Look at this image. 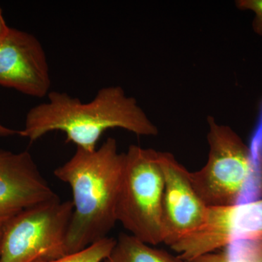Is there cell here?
<instances>
[{"label":"cell","mask_w":262,"mask_h":262,"mask_svg":"<svg viewBox=\"0 0 262 262\" xmlns=\"http://www.w3.org/2000/svg\"><path fill=\"white\" fill-rule=\"evenodd\" d=\"M48 101L31 108L19 136L34 142L48 133L61 131L67 141L78 149L92 151L108 129L121 128L137 136H156L159 130L120 86L98 91L94 99L84 103L67 93L51 91Z\"/></svg>","instance_id":"6da1fadb"},{"label":"cell","mask_w":262,"mask_h":262,"mask_svg":"<svg viewBox=\"0 0 262 262\" xmlns=\"http://www.w3.org/2000/svg\"><path fill=\"white\" fill-rule=\"evenodd\" d=\"M125 152L108 138L92 151L77 148L68 161L54 170L70 186L73 213L67 236V253L82 251L108 237L117 222V210Z\"/></svg>","instance_id":"7a4b0ae2"},{"label":"cell","mask_w":262,"mask_h":262,"mask_svg":"<svg viewBox=\"0 0 262 262\" xmlns=\"http://www.w3.org/2000/svg\"><path fill=\"white\" fill-rule=\"evenodd\" d=\"M208 159L190 172L196 192L208 208L245 203L250 192L262 193V158L228 125L208 117Z\"/></svg>","instance_id":"3957f363"},{"label":"cell","mask_w":262,"mask_h":262,"mask_svg":"<svg viewBox=\"0 0 262 262\" xmlns=\"http://www.w3.org/2000/svg\"><path fill=\"white\" fill-rule=\"evenodd\" d=\"M163 190L158 151L129 146L125 152L117 222L130 234L151 246L163 244Z\"/></svg>","instance_id":"277c9868"},{"label":"cell","mask_w":262,"mask_h":262,"mask_svg":"<svg viewBox=\"0 0 262 262\" xmlns=\"http://www.w3.org/2000/svg\"><path fill=\"white\" fill-rule=\"evenodd\" d=\"M72 201L59 196L24 210L3 225L0 262H35L68 255Z\"/></svg>","instance_id":"5b68a950"},{"label":"cell","mask_w":262,"mask_h":262,"mask_svg":"<svg viewBox=\"0 0 262 262\" xmlns=\"http://www.w3.org/2000/svg\"><path fill=\"white\" fill-rule=\"evenodd\" d=\"M244 239H262V198L208 208L201 227L170 248L185 261Z\"/></svg>","instance_id":"8992f818"},{"label":"cell","mask_w":262,"mask_h":262,"mask_svg":"<svg viewBox=\"0 0 262 262\" xmlns=\"http://www.w3.org/2000/svg\"><path fill=\"white\" fill-rule=\"evenodd\" d=\"M164 177L163 244L170 247L200 228L208 207L193 187L190 172L168 151H158Z\"/></svg>","instance_id":"52a82bcc"},{"label":"cell","mask_w":262,"mask_h":262,"mask_svg":"<svg viewBox=\"0 0 262 262\" xmlns=\"http://www.w3.org/2000/svg\"><path fill=\"white\" fill-rule=\"evenodd\" d=\"M0 86L35 98L51 92L47 56L31 33L10 27L0 41Z\"/></svg>","instance_id":"ba28073f"},{"label":"cell","mask_w":262,"mask_h":262,"mask_svg":"<svg viewBox=\"0 0 262 262\" xmlns=\"http://www.w3.org/2000/svg\"><path fill=\"white\" fill-rule=\"evenodd\" d=\"M57 196L28 151L0 149V225Z\"/></svg>","instance_id":"9c48e42d"},{"label":"cell","mask_w":262,"mask_h":262,"mask_svg":"<svg viewBox=\"0 0 262 262\" xmlns=\"http://www.w3.org/2000/svg\"><path fill=\"white\" fill-rule=\"evenodd\" d=\"M102 262H184L165 250L151 247L132 234L121 233Z\"/></svg>","instance_id":"30bf717a"},{"label":"cell","mask_w":262,"mask_h":262,"mask_svg":"<svg viewBox=\"0 0 262 262\" xmlns=\"http://www.w3.org/2000/svg\"><path fill=\"white\" fill-rule=\"evenodd\" d=\"M184 262H262V239H244Z\"/></svg>","instance_id":"8fae6325"},{"label":"cell","mask_w":262,"mask_h":262,"mask_svg":"<svg viewBox=\"0 0 262 262\" xmlns=\"http://www.w3.org/2000/svg\"><path fill=\"white\" fill-rule=\"evenodd\" d=\"M115 244L116 239L106 237L82 251L71 253L58 259L35 262H102L111 252Z\"/></svg>","instance_id":"7c38bea8"},{"label":"cell","mask_w":262,"mask_h":262,"mask_svg":"<svg viewBox=\"0 0 262 262\" xmlns=\"http://www.w3.org/2000/svg\"><path fill=\"white\" fill-rule=\"evenodd\" d=\"M235 5L239 10L253 12V30L258 35L262 36V0H237Z\"/></svg>","instance_id":"4fadbf2b"},{"label":"cell","mask_w":262,"mask_h":262,"mask_svg":"<svg viewBox=\"0 0 262 262\" xmlns=\"http://www.w3.org/2000/svg\"><path fill=\"white\" fill-rule=\"evenodd\" d=\"M10 27L7 25L4 16H3V10L0 7V41L8 34Z\"/></svg>","instance_id":"5bb4252c"},{"label":"cell","mask_w":262,"mask_h":262,"mask_svg":"<svg viewBox=\"0 0 262 262\" xmlns=\"http://www.w3.org/2000/svg\"><path fill=\"white\" fill-rule=\"evenodd\" d=\"M15 135H19V130H13L5 126L0 120V138L9 137Z\"/></svg>","instance_id":"9a60e30c"},{"label":"cell","mask_w":262,"mask_h":262,"mask_svg":"<svg viewBox=\"0 0 262 262\" xmlns=\"http://www.w3.org/2000/svg\"><path fill=\"white\" fill-rule=\"evenodd\" d=\"M2 234H3V225H0V249H1Z\"/></svg>","instance_id":"2e32d148"}]
</instances>
